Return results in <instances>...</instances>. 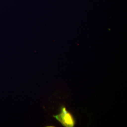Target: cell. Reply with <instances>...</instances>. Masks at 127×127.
<instances>
[{
    "mask_svg": "<svg viewBox=\"0 0 127 127\" xmlns=\"http://www.w3.org/2000/svg\"><path fill=\"white\" fill-rule=\"evenodd\" d=\"M56 117L64 126L66 127H73L74 125V121L72 116L68 113L65 108L62 109L61 113Z\"/></svg>",
    "mask_w": 127,
    "mask_h": 127,
    "instance_id": "1",
    "label": "cell"
}]
</instances>
